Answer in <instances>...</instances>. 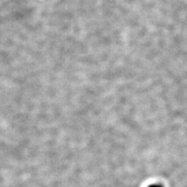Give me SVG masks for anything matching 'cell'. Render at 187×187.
Segmentation results:
<instances>
[{
    "label": "cell",
    "mask_w": 187,
    "mask_h": 187,
    "mask_svg": "<svg viewBox=\"0 0 187 187\" xmlns=\"http://www.w3.org/2000/svg\"><path fill=\"white\" fill-rule=\"evenodd\" d=\"M150 187H161V186H156V185H154V186H151Z\"/></svg>",
    "instance_id": "6da1fadb"
}]
</instances>
